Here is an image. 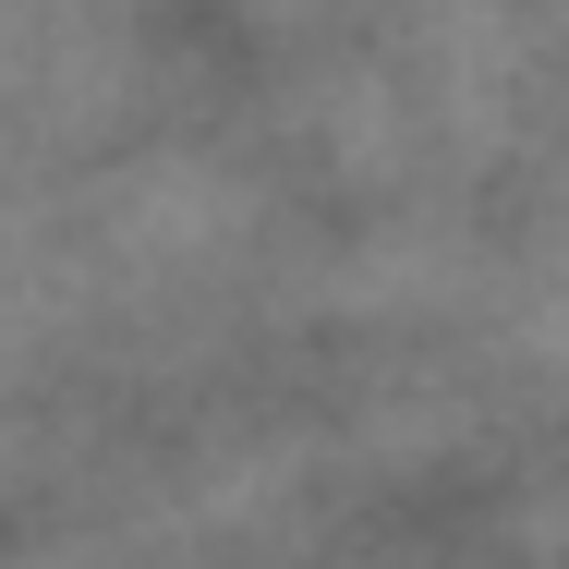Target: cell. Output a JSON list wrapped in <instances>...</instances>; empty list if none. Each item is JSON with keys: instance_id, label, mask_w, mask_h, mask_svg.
Returning a JSON list of instances; mask_svg holds the SVG:
<instances>
[]
</instances>
